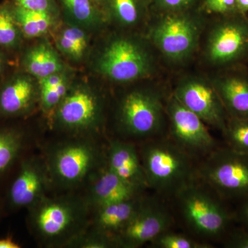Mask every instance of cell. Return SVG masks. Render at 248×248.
<instances>
[{"instance_id":"8fae6325","label":"cell","mask_w":248,"mask_h":248,"mask_svg":"<svg viewBox=\"0 0 248 248\" xmlns=\"http://www.w3.org/2000/svg\"><path fill=\"white\" fill-rule=\"evenodd\" d=\"M245 15L223 16L209 32L205 57L214 66H226L248 53V20Z\"/></svg>"},{"instance_id":"7c38bea8","label":"cell","mask_w":248,"mask_h":248,"mask_svg":"<svg viewBox=\"0 0 248 248\" xmlns=\"http://www.w3.org/2000/svg\"><path fill=\"white\" fill-rule=\"evenodd\" d=\"M172 94L207 125L224 132L229 117L210 80L197 76L185 77L178 82Z\"/></svg>"},{"instance_id":"ac0fdd59","label":"cell","mask_w":248,"mask_h":248,"mask_svg":"<svg viewBox=\"0 0 248 248\" xmlns=\"http://www.w3.org/2000/svg\"><path fill=\"white\" fill-rule=\"evenodd\" d=\"M229 117L248 118V76L229 73L210 80Z\"/></svg>"},{"instance_id":"4dcf8cb0","label":"cell","mask_w":248,"mask_h":248,"mask_svg":"<svg viewBox=\"0 0 248 248\" xmlns=\"http://www.w3.org/2000/svg\"><path fill=\"white\" fill-rule=\"evenodd\" d=\"M200 0H152L151 5L162 13L181 12L193 9Z\"/></svg>"},{"instance_id":"277c9868","label":"cell","mask_w":248,"mask_h":248,"mask_svg":"<svg viewBox=\"0 0 248 248\" xmlns=\"http://www.w3.org/2000/svg\"><path fill=\"white\" fill-rule=\"evenodd\" d=\"M174 196L183 219L196 235L204 239H217L226 232L231 214L221 203L222 198L215 191H210L209 186L204 187L195 180Z\"/></svg>"},{"instance_id":"7402d4cb","label":"cell","mask_w":248,"mask_h":248,"mask_svg":"<svg viewBox=\"0 0 248 248\" xmlns=\"http://www.w3.org/2000/svg\"><path fill=\"white\" fill-rule=\"evenodd\" d=\"M151 5L150 0H107L104 13L117 25L133 28L145 20Z\"/></svg>"},{"instance_id":"9a60e30c","label":"cell","mask_w":248,"mask_h":248,"mask_svg":"<svg viewBox=\"0 0 248 248\" xmlns=\"http://www.w3.org/2000/svg\"><path fill=\"white\" fill-rule=\"evenodd\" d=\"M34 79L18 68L0 81V119L18 120L30 115L40 99V90Z\"/></svg>"},{"instance_id":"6da1fadb","label":"cell","mask_w":248,"mask_h":248,"mask_svg":"<svg viewBox=\"0 0 248 248\" xmlns=\"http://www.w3.org/2000/svg\"><path fill=\"white\" fill-rule=\"evenodd\" d=\"M140 155L148 187L160 194L174 196L197 179L193 159L170 140H146Z\"/></svg>"},{"instance_id":"603a6c76","label":"cell","mask_w":248,"mask_h":248,"mask_svg":"<svg viewBox=\"0 0 248 248\" xmlns=\"http://www.w3.org/2000/svg\"><path fill=\"white\" fill-rule=\"evenodd\" d=\"M14 6V0L0 4V50L13 58L18 57L25 40L15 18Z\"/></svg>"},{"instance_id":"836d02e7","label":"cell","mask_w":248,"mask_h":248,"mask_svg":"<svg viewBox=\"0 0 248 248\" xmlns=\"http://www.w3.org/2000/svg\"><path fill=\"white\" fill-rule=\"evenodd\" d=\"M227 248H248V231L236 232L230 236L226 244Z\"/></svg>"},{"instance_id":"e0dca14e","label":"cell","mask_w":248,"mask_h":248,"mask_svg":"<svg viewBox=\"0 0 248 248\" xmlns=\"http://www.w3.org/2000/svg\"><path fill=\"white\" fill-rule=\"evenodd\" d=\"M108 169L127 182L143 189L148 187L140 155L130 142L114 140L107 152Z\"/></svg>"},{"instance_id":"2e32d148","label":"cell","mask_w":248,"mask_h":248,"mask_svg":"<svg viewBox=\"0 0 248 248\" xmlns=\"http://www.w3.org/2000/svg\"><path fill=\"white\" fill-rule=\"evenodd\" d=\"M143 190L124 180L105 166L94 172L86 202L97 209L140 197Z\"/></svg>"},{"instance_id":"f35d334b","label":"cell","mask_w":248,"mask_h":248,"mask_svg":"<svg viewBox=\"0 0 248 248\" xmlns=\"http://www.w3.org/2000/svg\"><path fill=\"white\" fill-rule=\"evenodd\" d=\"M238 13L245 15L248 12V0H236Z\"/></svg>"},{"instance_id":"d590c367","label":"cell","mask_w":248,"mask_h":248,"mask_svg":"<svg viewBox=\"0 0 248 248\" xmlns=\"http://www.w3.org/2000/svg\"><path fill=\"white\" fill-rule=\"evenodd\" d=\"M13 58L0 50V81L12 70Z\"/></svg>"},{"instance_id":"1f68e13d","label":"cell","mask_w":248,"mask_h":248,"mask_svg":"<svg viewBox=\"0 0 248 248\" xmlns=\"http://www.w3.org/2000/svg\"><path fill=\"white\" fill-rule=\"evenodd\" d=\"M203 9L210 14L222 16L239 14L236 8V0H203Z\"/></svg>"},{"instance_id":"9c48e42d","label":"cell","mask_w":248,"mask_h":248,"mask_svg":"<svg viewBox=\"0 0 248 248\" xmlns=\"http://www.w3.org/2000/svg\"><path fill=\"white\" fill-rule=\"evenodd\" d=\"M102 97L87 85L70 86L54 113L53 123L60 130L72 134L95 131L102 122Z\"/></svg>"},{"instance_id":"d6986e66","label":"cell","mask_w":248,"mask_h":248,"mask_svg":"<svg viewBox=\"0 0 248 248\" xmlns=\"http://www.w3.org/2000/svg\"><path fill=\"white\" fill-rule=\"evenodd\" d=\"M18 68L40 80L61 73L63 63L53 48L48 44L41 43L23 47L18 55Z\"/></svg>"},{"instance_id":"d6a6232c","label":"cell","mask_w":248,"mask_h":248,"mask_svg":"<svg viewBox=\"0 0 248 248\" xmlns=\"http://www.w3.org/2000/svg\"><path fill=\"white\" fill-rule=\"evenodd\" d=\"M18 6L31 11H43L58 15L60 6L57 0H14Z\"/></svg>"},{"instance_id":"ab89813d","label":"cell","mask_w":248,"mask_h":248,"mask_svg":"<svg viewBox=\"0 0 248 248\" xmlns=\"http://www.w3.org/2000/svg\"><path fill=\"white\" fill-rule=\"evenodd\" d=\"M93 1L104 12V6L107 4V0H93Z\"/></svg>"},{"instance_id":"74e56055","label":"cell","mask_w":248,"mask_h":248,"mask_svg":"<svg viewBox=\"0 0 248 248\" xmlns=\"http://www.w3.org/2000/svg\"><path fill=\"white\" fill-rule=\"evenodd\" d=\"M239 218L248 228V197L244 199V202L240 206Z\"/></svg>"},{"instance_id":"52a82bcc","label":"cell","mask_w":248,"mask_h":248,"mask_svg":"<svg viewBox=\"0 0 248 248\" xmlns=\"http://www.w3.org/2000/svg\"><path fill=\"white\" fill-rule=\"evenodd\" d=\"M197 177L222 199L248 197V155L218 148L203 158Z\"/></svg>"},{"instance_id":"60d3db41","label":"cell","mask_w":248,"mask_h":248,"mask_svg":"<svg viewBox=\"0 0 248 248\" xmlns=\"http://www.w3.org/2000/svg\"><path fill=\"white\" fill-rule=\"evenodd\" d=\"M3 205L2 203H1V202H0V217H1V215H3V213H4V211H3Z\"/></svg>"},{"instance_id":"f1b7e54d","label":"cell","mask_w":248,"mask_h":248,"mask_svg":"<svg viewBox=\"0 0 248 248\" xmlns=\"http://www.w3.org/2000/svg\"><path fill=\"white\" fill-rule=\"evenodd\" d=\"M68 79L62 81L57 87L50 89L40 90L41 108L46 115L53 118L55 110L62 99L65 97L70 88Z\"/></svg>"},{"instance_id":"44dd1931","label":"cell","mask_w":248,"mask_h":248,"mask_svg":"<svg viewBox=\"0 0 248 248\" xmlns=\"http://www.w3.org/2000/svg\"><path fill=\"white\" fill-rule=\"evenodd\" d=\"M0 119V179L19 165L27 143L24 128Z\"/></svg>"},{"instance_id":"7a4b0ae2","label":"cell","mask_w":248,"mask_h":248,"mask_svg":"<svg viewBox=\"0 0 248 248\" xmlns=\"http://www.w3.org/2000/svg\"><path fill=\"white\" fill-rule=\"evenodd\" d=\"M86 202L78 199L44 197L29 210L32 233L48 246H65L86 231Z\"/></svg>"},{"instance_id":"d4e9b609","label":"cell","mask_w":248,"mask_h":248,"mask_svg":"<svg viewBox=\"0 0 248 248\" xmlns=\"http://www.w3.org/2000/svg\"><path fill=\"white\" fill-rule=\"evenodd\" d=\"M14 13L24 39H33L46 34L53 27L57 15L31 11L21 7L14 1Z\"/></svg>"},{"instance_id":"83f0119b","label":"cell","mask_w":248,"mask_h":248,"mask_svg":"<svg viewBox=\"0 0 248 248\" xmlns=\"http://www.w3.org/2000/svg\"><path fill=\"white\" fill-rule=\"evenodd\" d=\"M153 248H209L210 244L196 241L177 233L169 231L160 234L151 243Z\"/></svg>"},{"instance_id":"5bb4252c","label":"cell","mask_w":248,"mask_h":248,"mask_svg":"<svg viewBox=\"0 0 248 248\" xmlns=\"http://www.w3.org/2000/svg\"><path fill=\"white\" fill-rule=\"evenodd\" d=\"M172 224V217L166 207L145 199L135 216L114 236V241L117 247H141L169 231Z\"/></svg>"},{"instance_id":"b9f144b4","label":"cell","mask_w":248,"mask_h":248,"mask_svg":"<svg viewBox=\"0 0 248 248\" xmlns=\"http://www.w3.org/2000/svg\"><path fill=\"white\" fill-rule=\"evenodd\" d=\"M150 1H152V0H150Z\"/></svg>"},{"instance_id":"3957f363","label":"cell","mask_w":248,"mask_h":248,"mask_svg":"<svg viewBox=\"0 0 248 248\" xmlns=\"http://www.w3.org/2000/svg\"><path fill=\"white\" fill-rule=\"evenodd\" d=\"M94 68L109 81L125 84L151 78L156 64L144 41L120 35L112 36L106 42L96 58Z\"/></svg>"},{"instance_id":"ba28073f","label":"cell","mask_w":248,"mask_h":248,"mask_svg":"<svg viewBox=\"0 0 248 248\" xmlns=\"http://www.w3.org/2000/svg\"><path fill=\"white\" fill-rule=\"evenodd\" d=\"M100 161V151L95 145L87 140H73L55 146L48 155L46 166L55 184L72 188L93 174Z\"/></svg>"},{"instance_id":"8992f818","label":"cell","mask_w":248,"mask_h":248,"mask_svg":"<svg viewBox=\"0 0 248 248\" xmlns=\"http://www.w3.org/2000/svg\"><path fill=\"white\" fill-rule=\"evenodd\" d=\"M166 117L162 94L150 88L134 89L124 94L117 110L122 133L140 140L158 138L164 130Z\"/></svg>"},{"instance_id":"4316f807","label":"cell","mask_w":248,"mask_h":248,"mask_svg":"<svg viewBox=\"0 0 248 248\" xmlns=\"http://www.w3.org/2000/svg\"><path fill=\"white\" fill-rule=\"evenodd\" d=\"M223 134L228 148L248 155V118L228 117Z\"/></svg>"},{"instance_id":"8d00e7d4","label":"cell","mask_w":248,"mask_h":248,"mask_svg":"<svg viewBox=\"0 0 248 248\" xmlns=\"http://www.w3.org/2000/svg\"><path fill=\"white\" fill-rule=\"evenodd\" d=\"M21 245L18 244L11 236L0 238V248H20Z\"/></svg>"},{"instance_id":"ffe728a7","label":"cell","mask_w":248,"mask_h":248,"mask_svg":"<svg viewBox=\"0 0 248 248\" xmlns=\"http://www.w3.org/2000/svg\"><path fill=\"white\" fill-rule=\"evenodd\" d=\"M144 200L141 195L96 209L93 220L94 230L114 239V236L135 216Z\"/></svg>"},{"instance_id":"e575fe53","label":"cell","mask_w":248,"mask_h":248,"mask_svg":"<svg viewBox=\"0 0 248 248\" xmlns=\"http://www.w3.org/2000/svg\"><path fill=\"white\" fill-rule=\"evenodd\" d=\"M67 79L64 75L61 73H55L39 80L40 90L53 89L61 84L62 81Z\"/></svg>"},{"instance_id":"4fadbf2b","label":"cell","mask_w":248,"mask_h":248,"mask_svg":"<svg viewBox=\"0 0 248 248\" xmlns=\"http://www.w3.org/2000/svg\"><path fill=\"white\" fill-rule=\"evenodd\" d=\"M46 164L35 156H23L8 186L6 203L11 210L29 209L45 197L49 185Z\"/></svg>"},{"instance_id":"30bf717a","label":"cell","mask_w":248,"mask_h":248,"mask_svg":"<svg viewBox=\"0 0 248 248\" xmlns=\"http://www.w3.org/2000/svg\"><path fill=\"white\" fill-rule=\"evenodd\" d=\"M166 111L170 124V140L192 159H203L218 148L207 124L184 107L173 94L166 102Z\"/></svg>"},{"instance_id":"cb8c5ba5","label":"cell","mask_w":248,"mask_h":248,"mask_svg":"<svg viewBox=\"0 0 248 248\" xmlns=\"http://www.w3.org/2000/svg\"><path fill=\"white\" fill-rule=\"evenodd\" d=\"M64 14L67 22L85 30L98 27L105 14L93 0H57Z\"/></svg>"},{"instance_id":"5b68a950","label":"cell","mask_w":248,"mask_h":248,"mask_svg":"<svg viewBox=\"0 0 248 248\" xmlns=\"http://www.w3.org/2000/svg\"><path fill=\"white\" fill-rule=\"evenodd\" d=\"M202 16L193 9L162 13L150 30V40L166 60L182 63L198 46L203 29Z\"/></svg>"},{"instance_id":"f546056e","label":"cell","mask_w":248,"mask_h":248,"mask_svg":"<svg viewBox=\"0 0 248 248\" xmlns=\"http://www.w3.org/2000/svg\"><path fill=\"white\" fill-rule=\"evenodd\" d=\"M80 248H108L117 247L115 241L110 236L95 231L88 232L85 231L72 240L66 246Z\"/></svg>"},{"instance_id":"484cf974","label":"cell","mask_w":248,"mask_h":248,"mask_svg":"<svg viewBox=\"0 0 248 248\" xmlns=\"http://www.w3.org/2000/svg\"><path fill=\"white\" fill-rule=\"evenodd\" d=\"M55 42L61 53L73 61L82 60L89 48L86 30L71 23H68L58 31Z\"/></svg>"}]
</instances>
